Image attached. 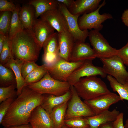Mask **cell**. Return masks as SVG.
Returning <instances> with one entry per match:
<instances>
[{"instance_id":"cell-1","label":"cell","mask_w":128,"mask_h":128,"mask_svg":"<svg viewBox=\"0 0 128 128\" xmlns=\"http://www.w3.org/2000/svg\"><path fill=\"white\" fill-rule=\"evenodd\" d=\"M43 99V95L25 86L11 104L1 124L7 127L29 123L32 111L41 105Z\"/></svg>"},{"instance_id":"cell-2","label":"cell","mask_w":128,"mask_h":128,"mask_svg":"<svg viewBox=\"0 0 128 128\" xmlns=\"http://www.w3.org/2000/svg\"><path fill=\"white\" fill-rule=\"evenodd\" d=\"M10 40L14 59L23 62H35L37 60L42 48L32 30L24 28Z\"/></svg>"},{"instance_id":"cell-3","label":"cell","mask_w":128,"mask_h":128,"mask_svg":"<svg viewBox=\"0 0 128 128\" xmlns=\"http://www.w3.org/2000/svg\"><path fill=\"white\" fill-rule=\"evenodd\" d=\"M73 86L84 100H91L110 92L105 82L96 76L81 78Z\"/></svg>"},{"instance_id":"cell-4","label":"cell","mask_w":128,"mask_h":128,"mask_svg":"<svg viewBox=\"0 0 128 128\" xmlns=\"http://www.w3.org/2000/svg\"><path fill=\"white\" fill-rule=\"evenodd\" d=\"M35 91L42 95L51 94L59 96L70 90L71 86L67 82L53 78L47 72L39 81L27 86Z\"/></svg>"},{"instance_id":"cell-5","label":"cell","mask_w":128,"mask_h":128,"mask_svg":"<svg viewBox=\"0 0 128 128\" xmlns=\"http://www.w3.org/2000/svg\"><path fill=\"white\" fill-rule=\"evenodd\" d=\"M84 61H68L60 57L51 64H46L45 68L50 75L54 79L67 82L68 78L72 73L81 65Z\"/></svg>"},{"instance_id":"cell-6","label":"cell","mask_w":128,"mask_h":128,"mask_svg":"<svg viewBox=\"0 0 128 128\" xmlns=\"http://www.w3.org/2000/svg\"><path fill=\"white\" fill-rule=\"evenodd\" d=\"M105 4L104 0L96 10L90 13L84 14L79 18L78 23L81 30L93 29L99 31L103 27V23L108 19L113 18L112 15L109 14L104 13L100 14L99 13L100 9Z\"/></svg>"},{"instance_id":"cell-7","label":"cell","mask_w":128,"mask_h":128,"mask_svg":"<svg viewBox=\"0 0 128 128\" xmlns=\"http://www.w3.org/2000/svg\"><path fill=\"white\" fill-rule=\"evenodd\" d=\"M71 96L68 103L65 120L76 117H86L95 115L84 101L81 99L74 87L71 86Z\"/></svg>"},{"instance_id":"cell-8","label":"cell","mask_w":128,"mask_h":128,"mask_svg":"<svg viewBox=\"0 0 128 128\" xmlns=\"http://www.w3.org/2000/svg\"><path fill=\"white\" fill-rule=\"evenodd\" d=\"M100 59L103 64V69L107 74L113 77L122 84L127 82L128 72L125 64L117 55Z\"/></svg>"},{"instance_id":"cell-9","label":"cell","mask_w":128,"mask_h":128,"mask_svg":"<svg viewBox=\"0 0 128 128\" xmlns=\"http://www.w3.org/2000/svg\"><path fill=\"white\" fill-rule=\"evenodd\" d=\"M88 37L97 58H107L117 55L118 50L110 46L99 31L91 30Z\"/></svg>"},{"instance_id":"cell-10","label":"cell","mask_w":128,"mask_h":128,"mask_svg":"<svg viewBox=\"0 0 128 128\" xmlns=\"http://www.w3.org/2000/svg\"><path fill=\"white\" fill-rule=\"evenodd\" d=\"M58 4V9L65 17L67 30L74 38L75 42H85L89 32L88 30H82L79 28L78 20L80 16L72 14L64 5L59 3Z\"/></svg>"},{"instance_id":"cell-11","label":"cell","mask_w":128,"mask_h":128,"mask_svg":"<svg viewBox=\"0 0 128 128\" xmlns=\"http://www.w3.org/2000/svg\"><path fill=\"white\" fill-rule=\"evenodd\" d=\"M107 75L102 67L95 66L91 60H87L72 73L67 82L71 86H73L81 78L97 75L105 78Z\"/></svg>"},{"instance_id":"cell-12","label":"cell","mask_w":128,"mask_h":128,"mask_svg":"<svg viewBox=\"0 0 128 128\" xmlns=\"http://www.w3.org/2000/svg\"><path fill=\"white\" fill-rule=\"evenodd\" d=\"M122 100L119 95L110 92L91 100L83 101L95 115H97L108 110L112 105Z\"/></svg>"},{"instance_id":"cell-13","label":"cell","mask_w":128,"mask_h":128,"mask_svg":"<svg viewBox=\"0 0 128 128\" xmlns=\"http://www.w3.org/2000/svg\"><path fill=\"white\" fill-rule=\"evenodd\" d=\"M58 36V33L55 32L45 42L42 46L44 52L42 60L47 65L53 63L60 57Z\"/></svg>"},{"instance_id":"cell-14","label":"cell","mask_w":128,"mask_h":128,"mask_svg":"<svg viewBox=\"0 0 128 128\" xmlns=\"http://www.w3.org/2000/svg\"><path fill=\"white\" fill-rule=\"evenodd\" d=\"M97 58L96 54L89 44L87 43L75 42L71 51L69 61L76 62L91 60Z\"/></svg>"},{"instance_id":"cell-15","label":"cell","mask_w":128,"mask_h":128,"mask_svg":"<svg viewBox=\"0 0 128 128\" xmlns=\"http://www.w3.org/2000/svg\"><path fill=\"white\" fill-rule=\"evenodd\" d=\"M40 17V18L56 30L58 33L67 30L65 17L58 9L49 10L42 14Z\"/></svg>"},{"instance_id":"cell-16","label":"cell","mask_w":128,"mask_h":128,"mask_svg":"<svg viewBox=\"0 0 128 128\" xmlns=\"http://www.w3.org/2000/svg\"><path fill=\"white\" fill-rule=\"evenodd\" d=\"M32 128H53L50 114L40 105L32 111L29 120Z\"/></svg>"},{"instance_id":"cell-17","label":"cell","mask_w":128,"mask_h":128,"mask_svg":"<svg viewBox=\"0 0 128 128\" xmlns=\"http://www.w3.org/2000/svg\"><path fill=\"white\" fill-rule=\"evenodd\" d=\"M58 37L59 56L69 61L71 54L75 42L74 39L67 30L58 33Z\"/></svg>"},{"instance_id":"cell-18","label":"cell","mask_w":128,"mask_h":128,"mask_svg":"<svg viewBox=\"0 0 128 128\" xmlns=\"http://www.w3.org/2000/svg\"><path fill=\"white\" fill-rule=\"evenodd\" d=\"M55 30L40 18L36 19L32 31L38 43L42 48L45 42L55 32Z\"/></svg>"},{"instance_id":"cell-19","label":"cell","mask_w":128,"mask_h":128,"mask_svg":"<svg viewBox=\"0 0 128 128\" xmlns=\"http://www.w3.org/2000/svg\"><path fill=\"white\" fill-rule=\"evenodd\" d=\"M101 0H74L68 9L72 14L83 15L92 12L97 9Z\"/></svg>"},{"instance_id":"cell-20","label":"cell","mask_w":128,"mask_h":128,"mask_svg":"<svg viewBox=\"0 0 128 128\" xmlns=\"http://www.w3.org/2000/svg\"><path fill=\"white\" fill-rule=\"evenodd\" d=\"M120 113L115 109L112 111L107 110L98 114L86 117L91 128H97L105 123L114 122Z\"/></svg>"},{"instance_id":"cell-21","label":"cell","mask_w":128,"mask_h":128,"mask_svg":"<svg viewBox=\"0 0 128 128\" xmlns=\"http://www.w3.org/2000/svg\"><path fill=\"white\" fill-rule=\"evenodd\" d=\"M43 95V99L40 106L49 114L55 107L65 102H68L71 96L70 90L60 96L48 94Z\"/></svg>"},{"instance_id":"cell-22","label":"cell","mask_w":128,"mask_h":128,"mask_svg":"<svg viewBox=\"0 0 128 128\" xmlns=\"http://www.w3.org/2000/svg\"><path fill=\"white\" fill-rule=\"evenodd\" d=\"M19 15L24 28L32 30L34 23L37 19L33 6L27 3L20 7Z\"/></svg>"},{"instance_id":"cell-23","label":"cell","mask_w":128,"mask_h":128,"mask_svg":"<svg viewBox=\"0 0 128 128\" xmlns=\"http://www.w3.org/2000/svg\"><path fill=\"white\" fill-rule=\"evenodd\" d=\"M24 62L13 58L10 59L4 66L11 69L15 74L18 96L21 94L23 87L27 86L21 72V67Z\"/></svg>"},{"instance_id":"cell-24","label":"cell","mask_w":128,"mask_h":128,"mask_svg":"<svg viewBox=\"0 0 128 128\" xmlns=\"http://www.w3.org/2000/svg\"><path fill=\"white\" fill-rule=\"evenodd\" d=\"M27 4L34 7L37 18L46 12L58 9L59 6L58 2L56 0H31Z\"/></svg>"},{"instance_id":"cell-25","label":"cell","mask_w":128,"mask_h":128,"mask_svg":"<svg viewBox=\"0 0 128 128\" xmlns=\"http://www.w3.org/2000/svg\"><path fill=\"white\" fill-rule=\"evenodd\" d=\"M68 102H65L55 107L50 114L53 128H61L65 124V117Z\"/></svg>"},{"instance_id":"cell-26","label":"cell","mask_w":128,"mask_h":128,"mask_svg":"<svg viewBox=\"0 0 128 128\" xmlns=\"http://www.w3.org/2000/svg\"><path fill=\"white\" fill-rule=\"evenodd\" d=\"M16 84L15 74L12 70L0 64V87Z\"/></svg>"},{"instance_id":"cell-27","label":"cell","mask_w":128,"mask_h":128,"mask_svg":"<svg viewBox=\"0 0 128 128\" xmlns=\"http://www.w3.org/2000/svg\"><path fill=\"white\" fill-rule=\"evenodd\" d=\"M17 6L16 9L12 12L8 36V37L10 40L16 34L24 28L19 17V12L20 6L18 4H17Z\"/></svg>"},{"instance_id":"cell-28","label":"cell","mask_w":128,"mask_h":128,"mask_svg":"<svg viewBox=\"0 0 128 128\" xmlns=\"http://www.w3.org/2000/svg\"><path fill=\"white\" fill-rule=\"evenodd\" d=\"M106 77L113 91L118 93L122 100H125L128 101V82L122 84L110 75H108Z\"/></svg>"},{"instance_id":"cell-29","label":"cell","mask_w":128,"mask_h":128,"mask_svg":"<svg viewBox=\"0 0 128 128\" xmlns=\"http://www.w3.org/2000/svg\"><path fill=\"white\" fill-rule=\"evenodd\" d=\"M46 66V64H44L39 66L26 77L24 79L27 86L39 81L43 78L47 72Z\"/></svg>"},{"instance_id":"cell-30","label":"cell","mask_w":128,"mask_h":128,"mask_svg":"<svg viewBox=\"0 0 128 128\" xmlns=\"http://www.w3.org/2000/svg\"><path fill=\"white\" fill-rule=\"evenodd\" d=\"M12 12L4 11L0 13V32L8 36L9 31Z\"/></svg>"},{"instance_id":"cell-31","label":"cell","mask_w":128,"mask_h":128,"mask_svg":"<svg viewBox=\"0 0 128 128\" xmlns=\"http://www.w3.org/2000/svg\"><path fill=\"white\" fill-rule=\"evenodd\" d=\"M13 58H14L11 49L10 40L7 36L2 51L0 53V64L5 66L8 62Z\"/></svg>"},{"instance_id":"cell-32","label":"cell","mask_w":128,"mask_h":128,"mask_svg":"<svg viewBox=\"0 0 128 128\" xmlns=\"http://www.w3.org/2000/svg\"><path fill=\"white\" fill-rule=\"evenodd\" d=\"M64 124L71 128H88L90 127L86 118L82 117L65 119Z\"/></svg>"},{"instance_id":"cell-33","label":"cell","mask_w":128,"mask_h":128,"mask_svg":"<svg viewBox=\"0 0 128 128\" xmlns=\"http://www.w3.org/2000/svg\"><path fill=\"white\" fill-rule=\"evenodd\" d=\"M16 84L6 87H0V103L11 97H17Z\"/></svg>"},{"instance_id":"cell-34","label":"cell","mask_w":128,"mask_h":128,"mask_svg":"<svg viewBox=\"0 0 128 128\" xmlns=\"http://www.w3.org/2000/svg\"><path fill=\"white\" fill-rule=\"evenodd\" d=\"M35 62L31 61L24 62L21 68V72L23 77L24 79L26 77L39 66Z\"/></svg>"},{"instance_id":"cell-35","label":"cell","mask_w":128,"mask_h":128,"mask_svg":"<svg viewBox=\"0 0 128 128\" xmlns=\"http://www.w3.org/2000/svg\"><path fill=\"white\" fill-rule=\"evenodd\" d=\"M17 97L9 98L0 103V124L11 105Z\"/></svg>"},{"instance_id":"cell-36","label":"cell","mask_w":128,"mask_h":128,"mask_svg":"<svg viewBox=\"0 0 128 128\" xmlns=\"http://www.w3.org/2000/svg\"><path fill=\"white\" fill-rule=\"evenodd\" d=\"M17 5L6 0H0V11H10L12 12L16 9Z\"/></svg>"},{"instance_id":"cell-37","label":"cell","mask_w":128,"mask_h":128,"mask_svg":"<svg viewBox=\"0 0 128 128\" xmlns=\"http://www.w3.org/2000/svg\"><path fill=\"white\" fill-rule=\"evenodd\" d=\"M117 55L122 60L125 65L128 66V41L125 45L118 50Z\"/></svg>"},{"instance_id":"cell-38","label":"cell","mask_w":128,"mask_h":128,"mask_svg":"<svg viewBox=\"0 0 128 128\" xmlns=\"http://www.w3.org/2000/svg\"><path fill=\"white\" fill-rule=\"evenodd\" d=\"M123 113H120L116 119L113 122L115 128H125L123 122Z\"/></svg>"},{"instance_id":"cell-39","label":"cell","mask_w":128,"mask_h":128,"mask_svg":"<svg viewBox=\"0 0 128 128\" xmlns=\"http://www.w3.org/2000/svg\"><path fill=\"white\" fill-rule=\"evenodd\" d=\"M121 19L124 24L128 27V9L124 11L122 15Z\"/></svg>"},{"instance_id":"cell-40","label":"cell","mask_w":128,"mask_h":128,"mask_svg":"<svg viewBox=\"0 0 128 128\" xmlns=\"http://www.w3.org/2000/svg\"><path fill=\"white\" fill-rule=\"evenodd\" d=\"M59 3L63 4L68 9L72 5L74 0H56Z\"/></svg>"},{"instance_id":"cell-41","label":"cell","mask_w":128,"mask_h":128,"mask_svg":"<svg viewBox=\"0 0 128 128\" xmlns=\"http://www.w3.org/2000/svg\"><path fill=\"white\" fill-rule=\"evenodd\" d=\"M7 37V36L3 33L0 32V53L2 51Z\"/></svg>"},{"instance_id":"cell-42","label":"cell","mask_w":128,"mask_h":128,"mask_svg":"<svg viewBox=\"0 0 128 128\" xmlns=\"http://www.w3.org/2000/svg\"><path fill=\"white\" fill-rule=\"evenodd\" d=\"M5 127L6 128H32V126L30 123L11 126Z\"/></svg>"},{"instance_id":"cell-43","label":"cell","mask_w":128,"mask_h":128,"mask_svg":"<svg viewBox=\"0 0 128 128\" xmlns=\"http://www.w3.org/2000/svg\"><path fill=\"white\" fill-rule=\"evenodd\" d=\"M97 128H115L113 122L107 123L102 124Z\"/></svg>"},{"instance_id":"cell-44","label":"cell","mask_w":128,"mask_h":128,"mask_svg":"<svg viewBox=\"0 0 128 128\" xmlns=\"http://www.w3.org/2000/svg\"><path fill=\"white\" fill-rule=\"evenodd\" d=\"M124 126L125 128H128V118L126 120Z\"/></svg>"},{"instance_id":"cell-45","label":"cell","mask_w":128,"mask_h":128,"mask_svg":"<svg viewBox=\"0 0 128 128\" xmlns=\"http://www.w3.org/2000/svg\"><path fill=\"white\" fill-rule=\"evenodd\" d=\"M61 128H71L70 127L67 126L65 124Z\"/></svg>"},{"instance_id":"cell-46","label":"cell","mask_w":128,"mask_h":128,"mask_svg":"<svg viewBox=\"0 0 128 128\" xmlns=\"http://www.w3.org/2000/svg\"><path fill=\"white\" fill-rule=\"evenodd\" d=\"M3 128H6L5 127H4Z\"/></svg>"},{"instance_id":"cell-47","label":"cell","mask_w":128,"mask_h":128,"mask_svg":"<svg viewBox=\"0 0 128 128\" xmlns=\"http://www.w3.org/2000/svg\"><path fill=\"white\" fill-rule=\"evenodd\" d=\"M127 82H128V78L127 80Z\"/></svg>"},{"instance_id":"cell-48","label":"cell","mask_w":128,"mask_h":128,"mask_svg":"<svg viewBox=\"0 0 128 128\" xmlns=\"http://www.w3.org/2000/svg\"><path fill=\"white\" fill-rule=\"evenodd\" d=\"M91 128L90 127H89V128Z\"/></svg>"},{"instance_id":"cell-49","label":"cell","mask_w":128,"mask_h":128,"mask_svg":"<svg viewBox=\"0 0 128 128\" xmlns=\"http://www.w3.org/2000/svg\"></svg>"}]
</instances>
